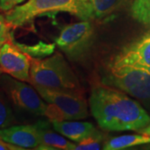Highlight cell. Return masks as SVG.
Returning <instances> with one entry per match:
<instances>
[{
  "label": "cell",
  "instance_id": "obj_4",
  "mask_svg": "<svg viewBox=\"0 0 150 150\" xmlns=\"http://www.w3.org/2000/svg\"><path fill=\"white\" fill-rule=\"evenodd\" d=\"M35 89L48 108L45 116L52 121L83 119L88 117V104L80 91L51 89L36 87Z\"/></svg>",
  "mask_w": 150,
  "mask_h": 150
},
{
  "label": "cell",
  "instance_id": "obj_10",
  "mask_svg": "<svg viewBox=\"0 0 150 150\" xmlns=\"http://www.w3.org/2000/svg\"><path fill=\"white\" fill-rule=\"evenodd\" d=\"M0 137L6 142L21 147L23 149H37L41 144L39 133L35 124L11 125L0 129Z\"/></svg>",
  "mask_w": 150,
  "mask_h": 150
},
{
  "label": "cell",
  "instance_id": "obj_6",
  "mask_svg": "<svg viewBox=\"0 0 150 150\" xmlns=\"http://www.w3.org/2000/svg\"><path fill=\"white\" fill-rule=\"evenodd\" d=\"M94 41V28L91 20L74 23L61 28L55 44L70 59L79 61L89 53Z\"/></svg>",
  "mask_w": 150,
  "mask_h": 150
},
{
  "label": "cell",
  "instance_id": "obj_8",
  "mask_svg": "<svg viewBox=\"0 0 150 150\" xmlns=\"http://www.w3.org/2000/svg\"><path fill=\"white\" fill-rule=\"evenodd\" d=\"M31 60L32 58L21 51L13 43L12 39L4 43L0 48L2 72L18 80L29 82Z\"/></svg>",
  "mask_w": 150,
  "mask_h": 150
},
{
  "label": "cell",
  "instance_id": "obj_18",
  "mask_svg": "<svg viewBox=\"0 0 150 150\" xmlns=\"http://www.w3.org/2000/svg\"><path fill=\"white\" fill-rule=\"evenodd\" d=\"M103 136L101 133L88 137L78 143L75 150H98L102 147Z\"/></svg>",
  "mask_w": 150,
  "mask_h": 150
},
{
  "label": "cell",
  "instance_id": "obj_15",
  "mask_svg": "<svg viewBox=\"0 0 150 150\" xmlns=\"http://www.w3.org/2000/svg\"><path fill=\"white\" fill-rule=\"evenodd\" d=\"M12 41L21 51L28 54V56H30L31 58H35V59L45 58L53 54L56 45L55 43H47L43 41H39L38 43L33 45H28L24 43H17L14 41L13 38H12Z\"/></svg>",
  "mask_w": 150,
  "mask_h": 150
},
{
  "label": "cell",
  "instance_id": "obj_1",
  "mask_svg": "<svg viewBox=\"0 0 150 150\" xmlns=\"http://www.w3.org/2000/svg\"><path fill=\"white\" fill-rule=\"evenodd\" d=\"M88 104L99 127L107 131H139L150 123V116L139 103L116 88H93Z\"/></svg>",
  "mask_w": 150,
  "mask_h": 150
},
{
  "label": "cell",
  "instance_id": "obj_17",
  "mask_svg": "<svg viewBox=\"0 0 150 150\" xmlns=\"http://www.w3.org/2000/svg\"><path fill=\"white\" fill-rule=\"evenodd\" d=\"M15 123V117L9 103L7 100L6 94L0 88V129L8 128Z\"/></svg>",
  "mask_w": 150,
  "mask_h": 150
},
{
  "label": "cell",
  "instance_id": "obj_2",
  "mask_svg": "<svg viewBox=\"0 0 150 150\" xmlns=\"http://www.w3.org/2000/svg\"><path fill=\"white\" fill-rule=\"evenodd\" d=\"M59 13H68L81 20L94 18L90 0H28L7 11L5 18L11 28H20L38 17L54 16Z\"/></svg>",
  "mask_w": 150,
  "mask_h": 150
},
{
  "label": "cell",
  "instance_id": "obj_23",
  "mask_svg": "<svg viewBox=\"0 0 150 150\" xmlns=\"http://www.w3.org/2000/svg\"><path fill=\"white\" fill-rule=\"evenodd\" d=\"M139 134H147V135H149L150 136V123L149 125H147L145 128L142 129L141 130L139 131Z\"/></svg>",
  "mask_w": 150,
  "mask_h": 150
},
{
  "label": "cell",
  "instance_id": "obj_24",
  "mask_svg": "<svg viewBox=\"0 0 150 150\" xmlns=\"http://www.w3.org/2000/svg\"><path fill=\"white\" fill-rule=\"evenodd\" d=\"M143 69H144V70H146V71H147L148 73H149V74H150V66H149V67H146V68H143Z\"/></svg>",
  "mask_w": 150,
  "mask_h": 150
},
{
  "label": "cell",
  "instance_id": "obj_3",
  "mask_svg": "<svg viewBox=\"0 0 150 150\" xmlns=\"http://www.w3.org/2000/svg\"><path fill=\"white\" fill-rule=\"evenodd\" d=\"M29 83L34 88L80 91V83L64 55L56 53L46 59L32 58Z\"/></svg>",
  "mask_w": 150,
  "mask_h": 150
},
{
  "label": "cell",
  "instance_id": "obj_12",
  "mask_svg": "<svg viewBox=\"0 0 150 150\" xmlns=\"http://www.w3.org/2000/svg\"><path fill=\"white\" fill-rule=\"evenodd\" d=\"M40 136L41 144L37 149L42 150H75L76 145L66 139L62 134H56L46 121L35 123Z\"/></svg>",
  "mask_w": 150,
  "mask_h": 150
},
{
  "label": "cell",
  "instance_id": "obj_20",
  "mask_svg": "<svg viewBox=\"0 0 150 150\" xmlns=\"http://www.w3.org/2000/svg\"><path fill=\"white\" fill-rule=\"evenodd\" d=\"M11 26L8 23L5 16L0 13V34H7L10 32Z\"/></svg>",
  "mask_w": 150,
  "mask_h": 150
},
{
  "label": "cell",
  "instance_id": "obj_7",
  "mask_svg": "<svg viewBox=\"0 0 150 150\" xmlns=\"http://www.w3.org/2000/svg\"><path fill=\"white\" fill-rule=\"evenodd\" d=\"M0 88L17 108L36 116H45L48 103L43 101L33 85L3 73L0 75Z\"/></svg>",
  "mask_w": 150,
  "mask_h": 150
},
{
  "label": "cell",
  "instance_id": "obj_13",
  "mask_svg": "<svg viewBox=\"0 0 150 150\" xmlns=\"http://www.w3.org/2000/svg\"><path fill=\"white\" fill-rule=\"evenodd\" d=\"M150 144V136L147 134H126L108 140L103 146L104 150H122L130 147Z\"/></svg>",
  "mask_w": 150,
  "mask_h": 150
},
{
  "label": "cell",
  "instance_id": "obj_21",
  "mask_svg": "<svg viewBox=\"0 0 150 150\" xmlns=\"http://www.w3.org/2000/svg\"><path fill=\"white\" fill-rule=\"evenodd\" d=\"M23 149L21 147H18L16 145L9 144L6 142L0 137V150H23Z\"/></svg>",
  "mask_w": 150,
  "mask_h": 150
},
{
  "label": "cell",
  "instance_id": "obj_14",
  "mask_svg": "<svg viewBox=\"0 0 150 150\" xmlns=\"http://www.w3.org/2000/svg\"><path fill=\"white\" fill-rule=\"evenodd\" d=\"M128 0H90L93 16L96 19H102L112 15L121 9Z\"/></svg>",
  "mask_w": 150,
  "mask_h": 150
},
{
  "label": "cell",
  "instance_id": "obj_19",
  "mask_svg": "<svg viewBox=\"0 0 150 150\" xmlns=\"http://www.w3.org/2000/svg\"><path fill=\"white\" fill-rule=\"evenodd\" d=\"M24 1L25 0H0V9L7 12L23 4Z\"/></svg>",
  "mask_w": 150,
  "mask_h": 150
},
{
  "label": "cell",
  "instance_id": "obj_25",
  "mask_svg": "<svg viewBox=\"0 0 150 150\" xmlns=\"http://www.w3.org/2000/svg\"><path fill=\"white\" fill-rule=\"evenodd\" d=\"M3 74V72H2V69H1V68H0V75Z\"/></svg>",
  "mask_w": 150,
  "mask_h": 150
},
{
  "label": "cell",
  "instance_id": "obj_9",
  "mask_svg": "<svg viewBox=\"0 0 150 150\" xmlns=\"http://www.w3.org/2000/svg\"><path fill=\"white\" fill-rule=\"evenodd\" d=\"M122 66H132L141 69L149 67L150 31L123 48L114 58L111 67Z\"/></svg>",
  "mask_w": 150,
  "mask_h": 150
},
{
  "label": "cell",
  "instance_id": "obj_5",
  "mask_svg": "<svg viewBox=\"0 0 150 150\" xmlns=\"http://www.w3.org/2000/svg\"><path fill=\"white\" fill-rule=\"evenodd\" d=\"M102 83L137 99L150 103V74L144 69L132 66L111 67Z\"/></svg>",
  "mask_w": 150,
  "mask_h": 150
},
{
  "label": "cell",
  "instance_id": "obj_22",
  "mask_svg": "<svg viewBox=\"0 0 150 150\" xmlns=\"http://www.w3.org/2000/svg\"><path fill=\"white\" fill-rule=\"evenodd\" d=\"M12 38H13V33H7V34H0V48L3 46L4 43H5L6 42L11 40Z\"/></svg>",
  "mask_w": 150,
  "mask_h": 150
},
{
  "label": "cell",
  "instance_id": "obj_11",
  "mask_svg": "<svg viewBox=\"0 0 150 150\" xmlns=\"http://www.w3.org/2000/svg\"><path fill=\"white\" fill-rule=\"evenodd\" d=\"M52 126L57 133L77 144L100 133L93 123L88 122L70 120L52 121Z\"/></svg>",
  "mask_w": 150,
  "mask_h": 150
},
{
  "label": "cell",
  "instance_id": "obj_16",
  "mask_svg": "<svg viewBox=\"0 0 150 150\" xmlns=\"http://www.w3.org/2000/svg\"><path fill=\"white\" fill-rule=\"evenodd\" d=\"M131 14L136 21L150 26V0H134Z\"/></svg>",
  "mask_w": 150,
  "mask_h": 150
}]
</instances>
